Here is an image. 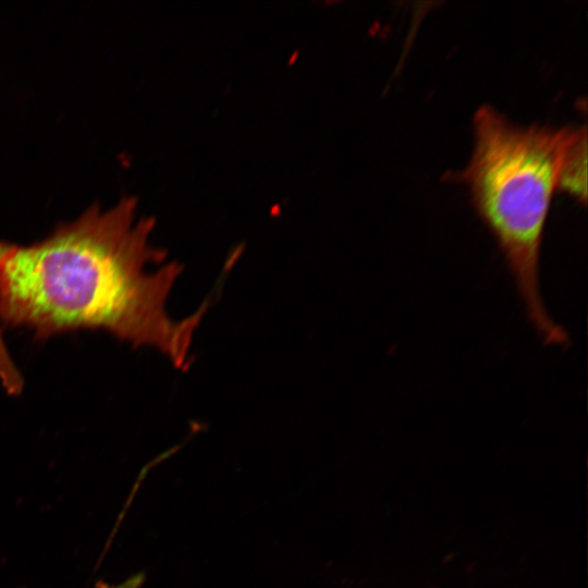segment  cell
Returning a JSON list of instances; mask_svg holds the SVG:
<instances>
[{"label": "cell", "mask_w": 588, "mask_h": 588, "mask_svg": "<svg viewBox=\"0 0 588 588\" xmlns=\"http://www.w3.org/2000/svg\"><path fill=\"white\" fill-rule=\"evenodd\" d=\"M135 198L79 218L28 246L0 253V323L26 328L38 340L76 330H105L135 347H152L181 370L189 367L195 331L208 308L174 320L170 292L177 261L152 272L167 253L149 243L154 218L135 220Z\"/></svg>", "instance_id": "1"}, {"label": "cell", "mask_w": 588, "mask_h": 588, "mask_svg": "<svg viewBox=\"0 0 588 588\" xmlns=\"http://www.w3.org/2000/svg\"><path fill=\"white\" fill-rule=\"evenodd\" d=\"M473 125V154L458 176L500 247L528 322L546 345L565 347L569 336L542 298L540 255L562 160L579 127L519 126L488 105Z\"/></svg>", "instance_id": "2"}, {"label": "cell", "mask_w": 588, "mask_h": 588, "mask_svg": "<svg viewBox=\"0 0 588 588\" xmlns=\"http://www.w3.org/2000/svg\"><path fill=\"white\" fill-rule=\"evenodd\" d=\"M8 244L0 242V253ZM0 383L7 393L11 395L19 394L23 390V377L2 336L0 328Z\"/></svg>", "instance_id": "4"}, {"label": "cell", "mask_w": 588, "mask_h": 588, "mask_svg": "<svg viewBox=\"0 0 588 588\" xmlns=\"http://www.w3.org/2000/svg\"><path fill=\"white\" fill-rule=\"evenodd\" d=\"M144 580H145V576L143 574H137L130 577L128 579L124 580L121 584L109 585V584L100 583L95 588H140Z\"/></svg>", "instance_id": "5"}, {"label": "cell", "mask_w": 588, "mask_h": 588, "mask_svg": "<svg viewBox=\"0 0 588 588\" xmlns=\"http://www.w3.org/2000/svg\"><path fill=\"white\" fill-rule=\"evenodd\" d=\"M558 191L568 194L580 203L587 199V131L578 128L568 145L559 172Z\"/></svg>", "instance_id": "3"}]
</instances>
